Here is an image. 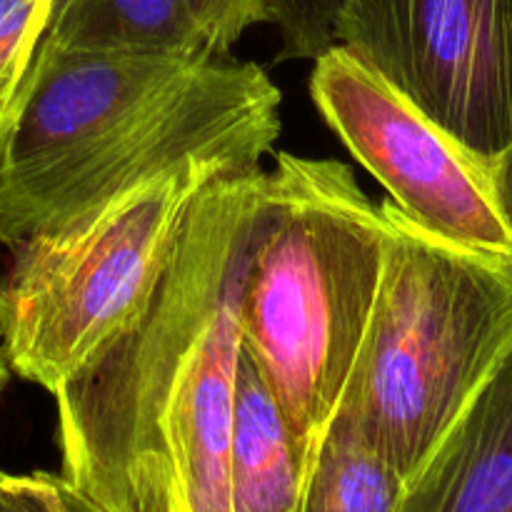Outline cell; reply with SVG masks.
<instances>
[{
	"label": "cell",
	"mask_w": 512,
	"mask_h": 512,
	"mask_svg": "<svg viewBox=\"0 0 512 512\" xmlns=\"http://www.w3.org/2000/svg\"><path fill=\"white\" fill-rule=\"evenodd\" d=\"M268 173L233 168L193 200L135 318L58 390L63 478L108 512H233L240 300Z\"/></svg>",
	"instance_id": "cell-1"
},
{
	"label": "cell",
	"mask_w": 512,
	"mask_h": 512,
	"mask_svg": "<svg viewBox=\"0 0 512 512\" xmlns=\"http://www.w3.org/2000/svg\"><path fill=\"white\" fill-rule=\"evenodd\" d=\"M385 215L338 160L280 153L240 300V338L313 465L358 358Z\"/></svg>",
	"instance_id": "cell-2"
},
{
	"label": "cell",
	"mask_w": 512,
	"mask_h": 512,
	"mask_svg": "<svg viewBox=\"0 0 512 512\" xmlns=\"http://www.w3.org/2000/svg\"><path fill=\"white\" fill-rule=\"evenodd\" d=\"M380 208L383 273L335 415L408 483L512 345V260Z\"/></svg>",
	"instance_id": "cell-3"
},
{
	"label": "cell",
	"mask_w": 512,
	"mask_h": 512,
	"mask_svg": "<svg viewBox=\"0 0 512 512\" xmlns=\"http://www.w3.org/2000/svg\"><path fill=\"white\" fill-rule=\"evenodd\" d=\"M233 168L255 165L185 158L80 223L15 245L0 280V348L8 368L55 393L143 308L193 200Z\"/></svg>",
	"instance_id": "cell-4"
},
{
	"label": "cell",
	"mask_w": 512,
	"mask_h": 512,
	"mask_svg": "<svg viewBox=\"0 0 512 512\" xmlns=\"http://www.w3.org/2000/svg\"><path fill=\"white\" fill-rule=\"evenodd\" d=\"M310 93L325 123L410 220L460 248L512 260L488 163L378 70L335 43L315 58Z\"/></svg>",
	"instance_id": "cell-5"
},
{
	"label": "cell",
	"mask_w": 512,
	"mask_h": 512,
	"mask_svg": "<svg viewBox=\"0 0 512 512\" xmlns=\"http://www.w3.org/2000/svg\"><path fill=\"white\" fill-rule=\"evenodd\" d=\"M338 43L485 163L512 143V0H345Z\"/></svg>",
	"instance_id": "cell-6"
},
{
	"label": "cell",
	"mask_w": 512,
	"mask_h": 512,
	"mask_svg": "<svg viewBox=\"0 0 512 512\" xmlns=\"http://www.w3.org/2000/svg\"><path fill=\"white\" fill-rule=\"evenodd\" d=\"M398 512H512V345L405 483Z\"/></svg>",
	"instance_id": "cell-7"
},
{
	"label": "cell",
	"mask_w": 512,
	"mask_h": 512,
	"mask_svg": "<svg viewBox=\"0 0 512 512\" xmlns=\"http://www.w3.org/2000/svg\"><path fill=\"white\" fill-rule=\"evenodd\" d=\"M308 470L273 390L240 348L230 420L233 512H300Z\"/></svg>",
	"instance_id": "cell-8"
},
{
	"label": "cell",
	"mask_w": 512,
	"mask_h": 512,
	"mask_svg": "<svg viewBox=\"0 0 512 512\" xmlns=\"http://www.w3.org/2000/svg\"><path fill=\"white\" fill-rule=\"evenodd\" d=\"M35 53L215 60L185 0H55Z\"/></svg>",
	"instance_id": "cell-9"
},
{
	"label": "cell",
	"mask_w": 512,
	"mask_h": 512,
	"mask_svg": "<svg viewBox=\"0 0 512 512\" xmlns=\"http://www.w3.org/2000/svg\"><path fill=\"white\" fill-rule=\"evenodd\" d=\"M403 493V475L333 415L305 478L300 512H398Z\"/></svg>",
	"instance_id": "cell-10"
},
{
	"label": "cell",
	"mask_w": 512,
	"mask_h": 512,
	"mask_svg": "<svg viewBox=\"0 0 512 512\" xmlns=\"http://www.w3.org/2000/svg\"><path fill=\"white\" fill-rule=\"evenodd\" d=\"M55 0H0V133H3Z\"/></svg>",
	"instance_id": "cell-11"
},
{
	"label": "cell",
	"mask_w": 512,
	"mask_h": 512,
	"mask_svg": "<svg viewBox=\"0 0 512 512\" xmlns=\"http://www.w3.org/2000/svg\"><path fill=\"white\" fill-rule=\"evenodd\" d=\"M345 0H268V23L280 33L283 58L315 60L338 43Z\"/></svg>",
	"instance_id": "cell-12"
},
{
	"label": "cell",
	"mask_w": 512,
	"mask_h": 512,
	"mask_svg": "<svg viewBox=\"0 0 512 512\" xmlns=\"http://www.w3.org/2000/svg\"><path fill=\"white\" fill-rule=\"evenodd\" d=\"M0 512H108L63 475L0 470Z\"/></svg>",
	"instance_id": "cell-13"
},
{
	"label": "cell",
	"mask_w": 512,
	"mask_h": 512,
	"mask_svg": "<svg viewBox=\"0 0 512 512\" xmlns=\"http://www.w3.org/2000/svg\"><path fill=\"white\" fill-rule=\"evenodd\" d=\"M215 60L225 58L258 23H268V0H185Z\"/></svg>",
	"instance_id": "cell-14"
},
{
	"label": "cell",
	"mask_w": 512,
	"mask_h": 512,
	"mask_svg": "<svg viewBox=\"0 0 512 512\" xmlns=\"http://www.w3.org/2000/svg\"><path fill=\"white\" fill-rule=\"evenodd\" d=\"M490 185H493V198L498 203L500 215L508 225L512 235V143L495 160L488 163Z\"/></svg>",
	"instance_id": "cell-15"
},
{
	"label": "cell",
	"mask_w": 512,
	"mask_h": 512,
	"mask_svg": "<svg viewBox=\"0 0 512 512\" xmlns=\"http://www.w3.org/2000/svg\"><path fill=\"white\" fill-rule=\"evenodd\" d=\"M8 363H5V355H3V348H0V393H3L5 383H8Z\"/></svg>",
	"instance_id": "cell-16"
},
{
	"label": "cell",
	"mask_w": 512,
	"mask_h": 512,
	"mask_svg": "<svg viewBox=\"0 0 512 512\" xmlns=\"http://www.w3.org/2000/svg\"><path fill=\"white\" fill-rule=\"evenodd\" d=\"M178 512H183V510H180V508H178Z\"/></svg>",
	"instance_id": "cell-17"
}]
</instances>
